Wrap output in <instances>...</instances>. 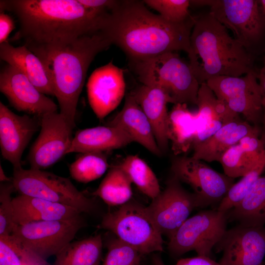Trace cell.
Wrapping results in <instances>:
<instances>
[{
  "label": "cell",
  "instance_id": "36",
  "mask_svg": "<svg viewBox=\"0 0 265 265\" xmlns=\"http://www.w3.org/2000/svg\"><path fill=\"white\" fill-rule=\"evenodd\" d=\"M0 265H23L15 250L4 236H0Z\"/></svg>",
  "mask_w": 265,
  "mask_h": 265
},
{
  "label": "cell",
  "instance_id": "35",
  "mask_svg": "<svg viewBox=\"0 0 265 265\" xmlns=\"http://www.w3.org/2000/svg\"><path fill=\"white\" fill-rule=\"evenodd\" d=\"M15 190L12 182L0 184V236L12 234L16 226L14 220L11 194Z\"/></svg>",
  "mask_w": 265,
  "mask_h": 265
},
{
  "label": "cell",
  "instance_id": "32",
  "mask_svg": "<svg viewBox=\"0 0 265 265\" xmlns=\"http://www.w3.org/2000/svg\"><path fill=\"white\" fill-rule=\"evenodd\" d=\"M261 156L242 148L238 143L226 151L219 162L224 174L235 179L242 177L250 172Z\"/></svg>",
  "mask_w": 265,
  "mask_h": 265
},
{
  "label": "cell",
  "instance_id": "43",
  "mask_svg": "<svg viewBox=\"0 0 265 265\" xmlns=\"http://www.w3.org/2000/svg\"><path fill=\"white\" fill-rule=\"evenodd\" d=\"M153 263L154 265H165L159 256H154L153 257Z\"/></svg>",
  "mask_w": 265,
  "mask_h": 265
},
{
  "label": "cell",
  "instance_id": "9",
  "mask_svg": "<svg viewBox=\"0 0 265 265\" xmlns=\"http://www.w3.org/2000/svg\"><path fill=\"white\" fill-rule=\"evenodd\" d=\"M227 212L205 210L186 219L169 239L168 249L178 257L190 251L210 257L227 230Z\"/></svg>",
  "mask_w": 265,
  "mask_h": 265
},
{
  "label": "cell",
  "instance_id": "17",
  "mask_svg": "<svg viewBox=\"0 0 265 265\" xmlns=\"http://www.w3.org/2000/svg\"><path fill=\"white\" fill-rule=\"evenodd\" d=\"M124 70L112 61L96 69L86 85L89 105L97 117L103 120L123 100L126 90Z\"/></svg>",
  "mask_w": 265,
  "mask_h": 265
},
{
  "label": "cell",
  "instance_id": "37",
  "mask_svg": "<svg viewBox=\"0 0 265 265\" xmlns=\"http://www.w3.org/2000/svg\"><path fill=\"white\" fill-rule=\"evenodd\" d=\"M83 6L97 13H110L115 7L118 0H78Z\"/></svg>",
  "mask_w": 265,
  "mask_h": 265
},
{
  "label": "cell",
  "instance_id": "13",
  "mask_svg": "<svg viewBox=\"0 0 265 265\" xmlns=\"http://www.w3.org/2000/svg\"><path fill=\"white\" fill-rule=\"evenodd\" d=\"M171 171L179 181L187 184L193 189L200 208L219 204L234 184V179L218 172L192 157L174 159Z\"/></svg>",
  "mask_w": 265,
  "mask_h": 265
},
{
  "label": "cell",
  "instance_id": "19",
  "mask_svg": "<svg viewBox=\"0 0 265 265\" xmlns=\"http://www.w3.org/2000/svg\"><path fill=\"white\" fill-rule=\"evenodd\" d=\"M196 105L198 111L195 113L196 132L193 147L210 138L226 123L239 117L216 97L206 82L200 84Z\"/></svg>",
  "mask_w": 265,
  "mask_h": 265
},
{
  "label": "cell",
  "instance_id": "16",
  "mask_svg": "<svg viewBox=\"0 0 265 265\" xmlns=\"http://www.w3.org/2000/svg\"><path fill=\"white\" fill-rule=\"evenodd\" d=\"M0 90L16 109L39 118L56 112L58 106L15 67L6 64L0 73Z\"/></svg>",
  "mask_w": 265,
  "mask_h": 265
},
{
  "label": "cell",
  "instance_id": "38",
  "mask_svg": "<svg viewBox=\"0 0 265 265\" xmlns=\"http://www.w3.org/2000/svg\"><path fill=\"white\" fill-rule=\"evenodd\" d=\"M257 79L260 87L263 111L262 127L261 128L260 138L265 144V53L263 66L257 72Z\"/></svg>",
  "mask_w": 265,
  "mask_h": 265
},
{
  "label": "cell",
  "instance_id": "5",
  "mask_svg": "<svg viewBox=\"0 0 265 265\" xmlns=\"http://www.w3.org/2000/svg\"><path fill=\"white\" fill-rule=\"evenodd\" d=\"M131 64L140 82L162 90L169 103L197 104L200 83L189 62L175 52L131 62Z\"/></svg>",
  "mask_w": 265,
  "mask_h": 265
},
{
  "label": "cell",
  "instance_id": "1",
  "mask_svg": "<svg viewBox=\"0 0 265 265\" xmlns=\"http://www.w3.org/2000/svg\"><path fill=\"white\" fill-rule=\"evenodd\" d=\"M0 7L18 19L20 28L13 39L33 53L102 30L110 13H97L78 0H2Z\"/></svg>",
  "mask_w": 265,
  "mask_h": 265
},
{
  "label": "cell",
  "instance_id": "20",
  "mask_svg": "<svg viewBox=\"0 0 265 265\" xmlns=\"http://www.w3.org/2000/svg\"><path fill=\"white\" fill-rule=\"evenodd\" d=\"M249 134H261V129L239 117L219 129L204 141L192 148V158L207 162L219 161L225 152Z\"/></svg>",
  "mask_w": 265,
  "mask_h": 265
},
{
  "label": "cell",
  "instance_id": "2",
  "mask_svg": "<svg viewBox=\"0 0 265 265\" xmlns=\"http://www.w3.org/2000/svg\"><path fill=\"white\" fill-rule=\"evenodd\" d=\"M143 1L118 0L103 31L131 62L165 53H187L194 17L181 23L169 22L148 9Z\"/></svg>",
  "mask_w": 265,
  "mask_h": 265
},
{
  "label": "cell",
  "instance_id": "22",
  "mask_svg": "<svg viewBox=\"0 0 265 265\" xmlns=\"http://www.w3.org/2000/svg\"><path fill=\"white\" fill-rule=\"evenodd\" d=\"M153 128L157 144L163 153L166 151L169 140L167 126L169 100L160 89L141 84L131 92Z\"/></svg>",
  "mask_w": 265,
  "mask_h": 265
},
{
  "label": "cell",
  "instance_id": "6",
  "mask_svg": "<svg viewBox=\"0 0 265 265\" xmlns=\"http://www.w3.org/2000/svg\"><path fill=\"white\" fill-rule=\"evenodd\" d=\"M12 183L21 195L70 206L80 213L96 208L91 198L78 190L70 180L43 170L13 169Z\"/></svg>",
  "mask_w": 265,
  "mask_h": 265
},
{
  "label": "cell",
  "instance_id": "39",
  "mask_svg": "<svg viewBox=\"0 0 265 265\" xmlns=\"http://www.w3.org/2000/svg\"><path fill=\"white\" fill-rule=\"evenodd\" d=\"M15 28V23L9 15L0 12V43L7 41V39Z\"/></svg>",
  "mask_w": 265,
  "mask_h": 265
},
{
  "label": "cell",
  "instance_id": "29",
  "mask_svg": "<svg viewBox=\"0 0 265 265\" xmlns=\"http://www.w3.org/2000/svg\"><path fill=\"white\" fill-rule=\"evenodd\" d=\"M130 179L117 165L112 166L92 195L100 198L109 206H121L132 195Z\"/></svg>",
  "mask_w": 265,
  "mask_h": 265
},
{
  "label": "cell",
  "instance_id": "26",
  "mask_svg": "<svg viewBox=\"0 0 265 265\" xmlns=\"http://www.w3.org/2000/svg\"><path fill=\"white\" fill-rule=\"evenodd\" d=\"M195 132V113L186 104L174 105L168 113L167 133L175 155L186 153L193 147Z\"/></svg>",
  "mask_w": 265,
  "mask_h": 265
},
{
  "label": "cell",
  "instance_id": "10",
  "mask_svg": "<svg viewBox=\"0 0 265 265\" xmlns=\"http://www.w3.org/2000/svg\"><path fill=\"white\" fill-rule=\"evenodd\" d=\"M206 83L216 97L233 111L243 115L248 122L260 128L259 125L262 124L263 111L255 70L240 77L217 76Z\"/></svg>",
  "mask_w": 265,
  "mask_h": 265
},
{
  "label": "cell",
  "instance_id": "31",
  "mask_svg": "<svg viewBox=\"0 0 265 265\" xmlns=\"http://www.w3.org/2000/svg\"><path fill=\"white\" fill-rule=\"evenodd\" d=\"M78 158L69 166V173L75 181L87 183L102 177L108 167L103 152H87Z\"/></svg>",
  "mask_w": 265,
  "mask_h": 265
},
{
  "label": "cell",
  "instance_id": "11",
  "mask_svg": "<svg viewBox=\"0 0 265 265\" xmlns=\"http://www.w3.org/2000/svg\"><path fill=\"white\" fill-rule=\"evenodd\" d=\"M84 226L81 216L68 220L36 221L16 225L12 235L27 248L47 260L72 241Z\"/></svg>",
  "mask_w": 265,
  "mask_h": 265
},
{
  "label": "cell",
  "instance_id": "41",
  "mask_svg": "<svg viewBox=\"0 0 265 265\" xmlns=\"http://www.w3.org/2000/svg\"><path fill=\"white\" fill-rule=\"evenodd\" d=\"M0 181L1 183L12 182V178H9L6 175L1 164H0Z\"/></svg>",
  "mask_w": 265,
  "mask_h": 265
},
{
  "label": "cell",
  "instance_id": "30",
  "mask_svg": "<svg viewBox=\"0 0 265 265\" xmlns=\"http://www.w3.org/2000/svg\"><path fill=\"white\" fill-rule=\"evenodd\" d=\"M131 182L144 194L152 199L161 192L158 180L148 164L137 155H129L117 165Z\"/></svg>",
  "mask_w": 265,
  "mask_h": 265
},
{
  "label": "cell",
  "instance_id": "34",
  "mask_svg": "<svg viewBox=\"0 0 265 265\" xmlns=\"http://www.w3.org/2000/svg\"><path fill=\"white\" fill-rule=\"evenodd\" d=\"M102 265H138L141 254L118 238L110 240Z\"/></svg>",
  "mask_w": 265,
  "mask_h": 265
},
{
  "label": "cell",
  "instance_id": "33",
  "mask_svg": "<svg viewBox=\"0 0 265 265\" xmlns=\"http://www.w3.org/2000/svg\"><path fill=\"white\" fill-rule=\"evenodd\" d=\"M143 3L156 10L164 20L173 23L185 22L192 17L188 8V0H145Z\"/></svg>",
  "mask_w": 265,
  "mask_h": 265
},
{
  "label": "cell",
  "instance_id": "23",
  "mask_svg": "<svg viewBox=\"0 0 265 265\" xmlns=\"http://www.w3.org/2000/svg\"><path fill=\"white\" fill-rule=\"evenodd\" d=\"M16 225L42 221L68 220L80 216L79 211L67 205L19 195L12 198Z\"/></svg>",
  "mask_w": 265,
  "mask_h": 265
},
{
  "label": "cell",
  "instance_id": "18",
  "mask_svg": "<svg viewBox=\"0 0 265 265\" xmlns=\"http://www.w3.org/2000/svg\"><path fill=\"white\" fill-rule=\"evenodd\" d=\"M38 124L27 114L14 113L0 102V146L2 157L9 161L13 169L22 168L23 153Z\"/></svg>",
  "mask_w": 265,
  "mask_h": 265
},
{
  "label": "cell",
  "instance_id": "8",
  "mask_svg": "<svg viewBox=\"0 0 265 265\" xmlns=\"http://www.w3.org/2000/svg\"><path fill=\"white\" fill-rule=\"evenodd\" d=\"M208 6L209 12L233 33L234 38L252 54L265 40V17L257 0H190Z\"/></svg>",
  "mask_w": 265,
  "mask_h": 265
},
{
  "label": "cell",
  "instance_id": "15",
  "mask_svg": "<svg viewBox=\"0 0 265 265\" xmlns=\"http://www.w3.org/2000/svg\"><path fill=\"white\" fill-rule=\"evenodd\" d=\"M214 249L222 252L220 265H263L265 226L238 224L226 231Z\"/></svg>",
  "mask_w": 265,
  "mask_h": 265
},
{
  "label": "cell",
  "instance_id": "21",
  "mask_svg": "<svg viewBox=\"0 0 265 265\" xmlns=\"http://www.w3.org/2000/svg\"><path fill=\"white\" fill-rule=\"evenodd\" d=\"M108 124L121 128L132 142L139 144L152 154L162 155L150 122L131 93L126 95L122 108Z\"/></svg>",
  "mask_w": 265,
  "mask_h": 265
},
{
  "label": "cell",
  "instance_id": "7",
  "mask_svg": "<svg viewBox=\"0 0 265 265\" xmlns=\"http://www.w3.org/2000/svg\"><path fill=\"white\" fill-rule=\"evenodd\" d=\"M99 228L112 232L142 255L163 251L162 235L145 207L136 201L130 200L116 210L107 212Z\"/></svg>",
  "mask_w": 265,
  "mask_h": 265
},
{
  "label": "cell",
  "instance_id": "40",
  "mask_svg": "<svg viewBox=\"0 0 265 265\" xmlns=\"http://www.w3.org/2000/svg\"><path fill=\"white\" fill-rule=\"evenodd\" d=\"M175 265H220V264L209 257L197 256L181 259Z\"/></svg>",
  "mask_w": 265,
  "mask_h": 265
},
{
  "label": "cell",
  "instance_id": "28",
  "mask_svg": "<svg viewBox=\"0 0 265 265\" xmlns=\"http://www.w3.org/2000/svg\"><path fill=\"white\" fill-rule=\"evenodd\" d=\"M102 249L100 234L71 241L55 256L52 265H99Z\"/></svg>",
  "mask_w": 265,
  "mask_h": 265
},
{
  "label": "cell",
  "instance_id": "3",
  "mask_svg": "<svg viewBox=\"0 0 265 265\" xmlns=\"http://www.w3.org/2000/svg\"><path fill=\"white\" fill-rule=\"evenodd\" d=\"M112 44L100 30L35 53L50 77L60 113L74 128L77 104L89 67L95 56Z\"/></svg>",
  "mask_w": 265,
  "mask_h": 265
},
{
  "label": "cell",
  "instance_id": "24",
  "mask_svg": "<svg viewBox=\"0 0 265 265\" xmlns=\"http://www.w3.org/2000/svg\"><path fill=\"white\" fill-rule=\"evenodd\" d=\"M0 58L22 72L41 93L54 96L52 82L44 63L25 45L14 47L8 41L0 45Z\"/></svg>",
  "mask_w": 265,
  "mask_h": 265
},
{
  "label": "cell",
  "instance_id": "14",
  "mask_svg": "<svg viewBox=\"0 0 265 265\" xmlns=\"http://www.w3.org/2000/svg\"><path fill=\"white\" fill-rule=\"evenodd\" d=\"M39 119L40 132L30 149L27 159L30 168L44 170L67 154L73 138V128L57 111L47 113Z\"/></svg>",
  "mask_w": 265,
  "mask_h": 265
},
{
  "label": "cell",
  "instance_id": "4",
  "mask_svg": "<svg viewBox=\"0 0 265 265\" xmlns=\"http://www.w3.org/2000/svg\"><path fill=\"white\" fill-rule=\"evenodd\" d=\"M187 53L200 84L217 76L240 77L255 70L253 54L210 12L194 17Z\"/></svg>",
  "mask_w": 265,
  "mask_h": 265
},
{
  "label": "cell",
  "instance_id": "42",
  "mask_svg": "<svg viewBox=\"0 0 265 265\" xmlns=\"http://www.w3.org/2000/svg\"><path fill=\"white\" fill-rule=\"evenodd\" d=\"M258 1L259 7L262 14L265 17V0Z\"/></svg>",
  "mask_w": 265,
  "mask_h": 265
},
{
  "label": "cell",
  "instance_id": "25",
  "mask_svg": "<svg viewBox=\"0 0 265 265\" xmlns=\"http://www.w3.org/2000/svg\"><path fill=\"white\" fill-rule=\"evenodd\" d=\"M132 142L119 127L107 124L79 130L73 137L67 154L104 152L120 149Z\"/></svg>",
  "mask_w": 265,
  "mask_h": 265
},
{
  "label": "cell",
  "instance_id": "12",
  "mask_svg": "<svg viewBox=\"0 0 265 265\" xmlns=\"http://www.w3.org/2000/svg\"><path fill=\"white\" fill-rule=\"evenodd\" d=\"M175 176L167 180L164 189L145 207L146 211L162 235L169 239L189 217L200 208L194 193L186 190Z\"/></svg>",
  "mask_w": 265,
  "mask_h": 265
},
{
  "label": "cell",
  "instance_id": "27",
  "mask_svg": "<svg viewBox=\"0 0 265 265\" xmlns=\"http://www.w3.org/2000/svg\"><path fill=\"white\" fill-rule=\"evenodd\" d=\"M228 221L250 227L265 225V176L253 184L242 201L227 212Z\"/></svg>",
  "mask_w": 265,
  "mask_h": 265
}]
</instances>
